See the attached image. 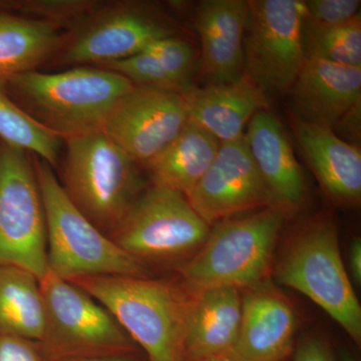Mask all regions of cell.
Wrapping results in <instances>:
<instances>
[{
  "mask_svg": "<svg viewBox=\"0 0 361 361\" xmlns=\"http://www.w3.org/2000/svg\"><path fill=\"white\" fill-rule=\"evenodd\" d=\"M297 318L290 301L263 282L244 290L232 361H283L293 353Z\"/></svg>",
  "mask_w": 361,
  "mask_h": 361,
  "instance_id": "5bb4252c",
  "label": "cell"
},
{
  "mask_svg": "<svg viewBox=\"0 0 361 361\" xmlns=\"http://www.w3.org/2000/svg\"><path fill=\"white\" fill-rule=\"evenodd\" d=\"M302 37L306 58L361 68L360 14L338 25H319L305 18Z\"/></svg>",
  "mask_w": 361,
  "mask_h": 361,
  "instance_id": "d4e9b609",
  "label": "cell"
},
{
  "mask_svg": "<svg viewBox=\"0 0 361 361\" xmlns=\"http://www.w3.org/2000/svg\"><path fill=\"white\" fill-rule=\"evenodd\" d=\"M286 213L278 207H267L218 223L200 250L177 268L180 281L192 294L220 287L246 290L263 283Z\"/></svg>",
  "mask_w": 361,
  "mask_h": 361,
  "instance_id": "3957f363",
  "label": "cell"
},
{
  "mask_svg": "<svg viewBox=\"0 0 361 361\" xmlns=\"http://www.w3.org/2000/svg\"><path fill=\"white\" fill-rule=\"evenodd\" d=\"M39 284L44 327L39 344L45 361L137 353L114 316L80 287L49 270Z\"/></svg>",
  "mask_w": 361,
  "mask_h": 361,
  "instance_id": "ba28073f",
  "label": "cell"
},
{
  "mask_svg": "<svg viewBox=\"0 0 361 361\" xmlns=\"http://www.w3.org/2000/svg\"><path fill=\"white\" fill-rule=\"evenodd\" d=\"M33 161L44 205L49 271L68 281L104 275L153 276L78 210L49 164Z\"/></svg>",
  "mask_w": 361,
  "mask_h": 361,
  "instance_id": "277c9868",
  "label": "cell"
},
{
  "mask_svg": "<svg viewBox=\"0 0 361 361\" xmlns=\"http://www.w3.org/2000/svg\"><path fill=\"white\" fill-rule=\"evenodd\" d=\"M193 295L185 341V361L217 356L231 358L241 324L239 289L220 287Z\"/></svg>",
  "mask_w": 361,
  "mask_h": 361,
  "instance_id": "ffe728a7",
  "label": "cell"
},
{
  "mask_svg": "<svg viewBox=\"0 0 361 361\" xmlns=\"http://www.w3.org/2000/svg\"><path fill=\"white\" fill-rule=\"evenodd\" d=\"M210 232V226L184 194L152 184L142 190L108 236L151 270V266L180 267L200 250Z\"/></svg>",
  "mask_w": 361,
  "mask_h": 361,
  "instance_id": "8992f818",
  "label": "cell"
},
{
  "mask_svg": "<svg viewBox=\"0 0 361 361\" xmlns=\"http://www.w3.org/2000/svg\"><path fill=\"white\" fill-rule=\"evenodd\" d=\"M220 145L210 133L188 120L179 135L142 167L152 184L187 196L215 160Z\"/></svg>",
  "mask_w": 361,
  "mask_h": 361,
  "instance_id": "44dd1931",
  "label": "cell"
},
{
  "mask_svg": "<svg viewBox=\"0 0 361 361\" xmlns=\"http://www.w3.org/2000/svg\"><path fill=\"white\" fill-rule=\"evenodd\" d=\"M294 361H337L331 348L318 337H306L293 350Z\"/></svg>",
  "mask_w": 361,
  "mask_h": 361,
  "instance_id": "4dcf8cb0",
  "label": "cell"
},
{
  "mask_svg": "<svg viewBox=\"0 0 361 361\" xmlns=\"http://www.w3.org/2000/svg\"><path fill=\"white\" fill-rule=\"evenodd\" d=\"M274 272L279 283L308 297L360 346L361 306L331 220H316L292 237Z\"/></svg>",
  "mask_w": 361,
  "mask_h": 361,
  "instance_id": "52a82bcc",
  "label": "cell"
},
{
  "mask_svg": "<svg viewBox=\"0 0 361 361\" xmlns=\"http://www.w3.org/2000/svg\"><path fill=\"white\" fill-rule=\"evenodd\" d=\"M360 0H310L304 1L305 18L319 25H338L356 18Z\"/></svg>",
  "mask_w": 361,
  "mask_h": 361,
  "instance_id": "f1b7e54d",
  "label": "cell"
},
{
  "mask_svg": "<svg viewBox=\"0 0 361 361\" xmlns=\"http://www.w3.org/2000/svg\"><path fill=\"white\" fill-rule=\"evenodd\" d=\"M65 141L59 183L78 210L109 235L145 189L139 164L104 132Z\"/></svg>",
  "mask_w": 361,
  "mask_h": 361,
  "instance_id": "5b68a950",
  "label": "cell"
},
{
  "mask_svg": "<svg viewBox=\"0 0 361 361\" xmlns=\"http://www.w3.org/2000/svg\"><path fill=\"white\" fill-rule=\"evenodd\" d=\"M44 327L39 278L18 266H0V334L39 342Z\"/></svg>",
  "mask_w": 361,
  "mask_h": 361,
  "instance_id": "603a6c76",
  "label": "cell"
},
{
  "mask_svg": "<svg viewBox=\"0 0 361 361\" xmlns=\"http://www.w3.org/2000/svg\"><path fill=\"white\" fill-rule=\"evenodd\" d=\"M102 4L90 0H30L0 1V11H18V16L58 25L77 26Z\"/></svg>",
  "mask_w": 361,
  "mask_h": 361,
  "instance_id": "484cf974",
  "label": "cell"
},
{
  "mask_svg": "<svg viewBox=\"0 0 361 361\" xmlns=\"http://www.w3.org/2000/svg\"><path fill=\"white\" fill-rule=\"evenodd\" d=\"M182 94L189 120L210 133L221 144L243 137L251 118L268 106L264 90L245 73L233 82L204 87L190 85Z\"/></svg>",
  "mask_w": 361,
  "mask_h": 361,
  "instance_id": "2e32d148",
  "label": "cell"
},
{
  "mask_svg": "<svg viewBox=\"0 0 361 361\" xmlns=\"http://www.w3.org/2000/svg\"><path fill=\"white\" fill-rule=\"evenodd\" d=\"M246 0H206L199 6L196 30L201 39L202 71L211 84L233 82L244 75Z\"/></svg>",
  "mask_w": 361,
  "mask_h": 361,
  "instance_id": "e0dca14e",
  "label": "cell"
},
{
  "mask_svg": "<svg viewBox=\"0 0 361 361\" xmlns=\"http://www.w3.org/2000/svg\"><path fill=\"white\" fill-rule=\"evenodd\" d=\"M142 51L155 56L166 71L186 89L194 66V51L185 40L174 37L155 40Z\"/></svg>",
  "mask_w": 361,
  "mask_h": 361,
  "instance_id": "83f0119b",
  "label": "cell"
},
{
  "mask_svg": "<svg viewBox=\"0 0 361 361\" xmlns=\"http://www.w3.org/2000/svg\"><path fill=\"white\" fill-rule=\"evenodd\" d=\"M99 66V68H106L123 75L137 87L177 92H182L185 90V87L164 68L160 61L147 51H141L130 58L110 61Z\"/></svg>",
  "mask_w": 361,
  "mask_h": 361,
  "instance_id": "4316f807",
  "label": "cell"
},
{
  "mask_svg": "<svg viewBox=\"0 0 361 361\" xmlns=\"http://www.w3.org/2000/svg\"><path fill=\"white\" fill-rule=\"evenodd\" d=\"M28 154L0 142V266H18L40 280L49 271L47 226Z\"/></svg>",
  "mask_w": 361,
  "mask_h": 361,
  "instance_id": "9c48e42d",
  "label": "cell"
},
{
  "mask_svg": "<svg viewBox=\"0 0 361 361\" xmlns=\"http://www.w3.org/2000/svg\"><path fill=\"white\" fill-rule=\"evenodd\" d=\"M106 308L148 361H185L194 295L180 281L104 275L68 280Z\"/></svg>",
  "mask_w": 361,
  "mask_h": 361,
  "instance_id": "6da1fadb",
  "label": "cell"
},
{
  "mask_svg": "<svg viewBox=\"0 0 361 361\" xmlns=\"http://www.w3.org/2000/svg\"><path fill=\"white\" fill-rule=\"evenodd\" d=\"M297 142L325 193L341 204H358L361 199L360 149L342 141L324 126L294 123Z\"/></svg>",
  "mask_w": 361,
  "mask_h": 361,
  "instance_id": "d6986e66",
  "label": "cell"
},
{
  "mask_svg": "<svg viewBox=\"0 0 361 361\" xmlns=\"http://www.w3.org/2000/svg\"><path fill=\"white\" fill-rule=\"evenodd\" d=\"M290 90L299 120L334 129L360 114L361 68L307 59Z\"/></svg>",
  "mask_w": 361,
  "mask_h": 361,
  "instance_id": "9a60e30c",
  "label": "cell"
},
{
  "mask_svg": "<svg viewBox=\"0 0 361 361\" xmlns=\"http://www.w3.org/2000/svg\"><path fill=\"white\" fill-rule=\"evenodd\" d=\"M0 140L9 146L32 153L51 168L59 165L63 137L28 115L11 99L0 82Z\"/></svg>",
  "mask_w": 361,
  "mask_h": 361,
  "instance_id": "cb8c5ba5",
  "label": "cell"
},
{
  "mask_svg": "<svg viewBox=\"0 0 361 361\" xmlns=\"http://www.w3.org/2000/svg\"><path fill=\"white\" fill-rule=\"evenodd\" d=\"M188 120L182 92L135 85L116 103L103 132L142 166L179 135Z\"/></svg>",
  "mask_w": 361,
  "mask_h": 361,
  "instance_id": "8fae6325",
  "label": "cell"
},
{
  "mask_svg": "<svg viewBox=\"0 0 361 361\" xmlns=\"http://www.w3.org/2000/svg\"><path fill=\"white\" fill-rule=\"evenodd\" d=\"M244 139L274 206L287 213L300 206L306 192L302 172L276 116L258 111L247 125Z\"/></svg>",
  "mask_w": 361,
  "mask_h": 361,
  "instance_id": "ac0fdd59",
  "label": "cell"
},
{
  "mask_svg": "<svg viewBox=\"0 0 361 361\" xmlns=\"http://www.w3.org/2000/svg\"><path fill=\"white\" fill-rule=\"evenodd\" d=\"M186 197L209 226L237 214L275 207L244 137L220 145L215 160Z\"/></svg>",
  "mask_w": 361,
  "mask_h": 361,
  "instance_id": "4fadbf2b",
  "label": "cell"
},
{
  "mask_svg": "<svg viewBox=\"0 0 361 361\" xmlns=\"http://www.w3.org/2000/svg\"><path fill=\"white\" fill-rule=\"evenodd\" d=\"M77 27L63 49V63L99 66L120 61L139 54L155 40L173 37L163 21L133 4H102Z\"/></svg>",
  "mask_w": 361,
  "mask_h": 361,
  "instance_id": "7c38bea8",
  "label": "cell"
},
{
  "mask_svg": "<svg viewBox=\"0 0 361 361\" xmlns=\"http://www.w3.org/2000/svg\"><path fill=\"white\" fill-rule=\"evenodd\" d=\"M4 85L23 111L63 140L103 132L116 103L135 87L123 75L99 66L58 73L28 71Z\"/></svg>",
  "mask_w": 361,
  "mask_h": 361,
  "instance_id": "7a4b0ae2",
  "label": "cell"
},
{
  "mask_svg": "<svg viewBox=\"0 0 361 361\" xmlns=\"http://www.w3.org/2000/svg\"><path fill=\"white\" fill-rule=\"evenodd\" d=\"M66 361H139V360L135 357V353H130V355L94 356V357L78 358V360Z\"/></svg>",
  "mask_w": 361,
  "mask_h": 361,
  "instance_id": "d6a6232c",
  "label": "cell"
},
{
  "mask_svg": "<svg viewBox=\"0 0 361 361\" xmlns=\"http://www.w3.org/2000/svg\"><path fill=\"white\" fill-rule=\"evenodd\" d=\"M349 273L353 282L358 286L361 284V240L355 238L351 242L348 250Z\"/></svg>",
  "mask_w": 361,
  "mask_h": 361,
  "instance_id": "1f68e13d",
  "label": "cell"
},
{
  "mask_svg": "<svg viewBox=\"0 0 361 361\" xmlns=\"http://www.w3.org/2000/svg\"><path fill=\"white\" fill-rule=\"evenodd\" d=\"M59 26L0 11V82L33 71L61 44Z\"/></svg>",
  "mask_w": 361,
  "mask_h": 361,
  "instance_id": "7402d4cb",
  "label": "cell"
},
{
  "mask_svg": "<svg viewBox=\"0 0 361 361\" xmlns=\"http://www.w3.org/2000/svg\"><path fill=\"white\" fill-rule=\"evenodd\" d=\"M0 361H45L39 342L0 334Z\"/></svg>",
  "mask_w": 361,
  "mask_h": 361,
  "instance_id": "f546056e",
  "label": "cell"
},
{
  "mask_svg": "<svg viewBox=\"0 0 361 361\" xmlns=\"http://www.w3.org/2000/svg\"><path fill=\"white\" fill-rule=\"evenodd\" d=\"M300 0H250L244 33V73L265 94L291 90L305 63Z\"/></svg>",
  "mask_w": 361,
  "mask_h": 361,
  "instance_id": "30bf717a",
  "label": "cell"
},
{
  "mask_svg": "<svg viewBox=\"0 0 361 361\" xmlns=\"http://www.w3.org/2000/svg\"><path fill=\"white\" fill-rule=\"evenodd\" d=\"M337 361H357L355 356L351 355L346 349L341 348L338 351V360Z\"/></svg>",
  "mask_w": 361,
  "mask_h": 361,
  "instance_id": "836d02e7",
  "label": "cell"
},
{
  "mask_svg": "<svg viewBox=\"0 0 361 361\" xmlns=\"http://www.w3.org/2000/svg\"><path fill=\"white\" fill-rule=\"evenodd\" d=\"M200 361H232L231 358L227 357V356H217V357L206 358V360Z\"/></svg>",
  "mask_w": 361,
  "mask_h": 361,
  "instance_id": "e575fe53",
  "label": "cell"
}]
</instances>
